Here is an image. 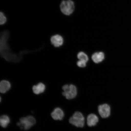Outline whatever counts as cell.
<instances>
[{"instance_id":"cell-1","label":"cell","mask_w":131,"mask_h":131,"mask_svg":"<svg viewBox=\"0 0 131 131\" xmlns=\"http://www.w3.org/2000/svg\"><path fill=\"white\" fill-rule=\"evenodd\" d=\"M69 122L73 126L78 128H83L85 124V118L82 113L77 111L74 113L70 117Z\"/></svg>"},{"instance_id":"cell-2","label":"cell","mask_w":131,"mask_h":131,"mask_svg":"<svg viewBox=\"0 0 131 131\" xmlns=\"http://www.w3.org/2000/svg\"><path fill=\"white\" fill-rule=\"evenodd\" d=\"M36 123V121L33 116H29L21 118L17 123V125L20 129L27 130L35 125Z\"/></svg>"},{"instance_id":"cell-3","label":"cell","mask_w":131,"mask_h":131,"mask_svg":"<svg viewBox=\"0 0 131 131\" xmlns=\"http://www.w3.org/2000/svg\"><path fill=\"white\" fill-rule=\"evenodd\" d=\"M63 95L68 100H72L76 97L78 95V90L74 85H65L62 87Z\"/></svg>"},{"instance_id":"cell-4","label":"cell","mask_w":131,"mask_h":131,"mask_svg":"<svg viewBox=\"0 0 131 131\" xmlns=\"http://www.w3.org/2000/svg\"><path fill=\"white\" fill-rule=\"evenodd\" d=\"M60 8L63 14L69 16L72 14L74 11V3L72 0H64L60 4Z\"/></svg>"},{"instance_id":"cell-5","label":"cell","mask_w":131,"mask_h":131,"mask_svg":"<svg viewBox=\"0 0 131 131\" xmlns=\"http://www.w3.org/2000/svg\"><path fill=\"white\" fill-rule=\"evenodd\" d=\"M97 111L99 115L103 119L110 117L112 112L110 105L107 103L99 104L97 106Z\"/></svg>"},{"instance_id":"cell-6","label":"cell","mask_w":131,"mask_h":131,"mask_svg":"<svg viewBox=\"0 0 131 131\" xmlns=\"http://www.w3.org/2000/svg\"><path fill=\"white\" fill-rule=\"evenodd\" d=\"M99 122V118L94 113H91L88 114L86 118V125L88 127H95Z\"/></svg>"},{"instance_id":"cell-7","label":"cell","mask_w":131,"mask_h":131,"mask_svg":"<svg viewBox=\"0 0 131 131\" xmlns=\"http://www.w3.org/2000/svg\"><path fill=\"white\" fill-rule=\"evenodd\" d=\"M51 116L52 118L55 120L61 121L64 117L65 114L63 110L60 107H57L52 111Z\"/></svg>"},{"instance_id":"cell-8","label":"cell","mask_w":131,"mask_h":131,"mask_svg":"<svg viewBox=\"0 0 131 131\" xmlns=\"http://www.w3.org/2000/svg\"><path fill=\"white\" fill-rule=\"evenodd\" d=\"M51 42L55 47H58L63 45V39L61 36L57 34L52 36L50 39Z\"/></svg>"},{"instance_id":"cell-9","label":"cell","mask_w":131,"mask_h":131,"mask_svg":"<svg viewBox=\"0 0 131 131\" xmlns=\"http://www.w3.org/2000/svg\"><path fill=\"white\" fill-rule=\"evenodd\" d=\"M11 88L10 83L6 80H3L0 83V91L2 94H5L9 91Z\"/></svg>"},{"instance_id":"cell-10","label":"cell","mask_w":131,"mask_h":131,"mask_svg":"<svg viewBox=\"0 0 131 131\" xmlns=\"http://www.w3.org/2000/svg\"><path fill=\"white\" fill-rule=\"evenodd\" d=\"M104 59V53L102 52H96L93 54L92 59L95 63L102 62Z\"/></svg>"},{"instance_id":"cell-11","label":"cell","mask_w":131,"mask_h":131,"mask_svg":"<svg viewBox=\"0 0 131 131\" xmlns=\"http://www.w3.org/2000/svg\"><path fill=\"white\" fill-rule=\"evenodd\" d=\"M46 89L45 86L43 83H40L33 86L32 89L34 94L38 95L43 93Z\"/></svg>"},{"instance_id":"cell-12","label":"cell","mask_w":131,"mask_h":131,"mask_svg":"<svg viewBox=\"0 0 131 131\" xmlns=\"http://www.w3.org/2000/svg\"><path fill=\"white\" fill-rule=\"evenodd\" d=\"M10 120L9 116L4 115L0 118V124L1 126L4 128L7 127L10 123Z\"/></svg>"},{"instance_id":"cell-13","label":"cell","mask_w":131,"mask_h":131,"mask_svg":"<svg viewBox=\"0 0 131 131\" xmlns=\"http://www.w3.org/2000/svg\"><path fill=\"white\" fill-rule=\"evenodd\" d=\"M78 57L80 60L86 62L88 61L89 59L87 55L83 52H80L78 54Z\"/></svg>"},{"instance_id":"cell-14","label":"cell","mask_w":131,"mask_h":131,"mask_svg":"<svg viewBox=\"0 0 131 131\" xmlns=\"http://www.w3.org/2000/svg\"><path fill=\"white\" fill-rule=\"evenodd\" d=\"M6 20H7V19L4 13L2 12H1L0 13V24L1 25H3L5 24Z\"/></svg>"},{"instance_id":"cell-15","label":"cell","mask_w":131,"mask_h":131,"mask_svg":"<svg viewBox=\"0 0 131 131\" xmlns=\"http://www.w3.org/2000/svg\"><path fill=\"white\" fill-rule=\"evenodd\" d=\"M86 62L82 60H79L77 63V64L79 67L83 68L85 67L86 66Z\"/></svg>"}]
</instances>
